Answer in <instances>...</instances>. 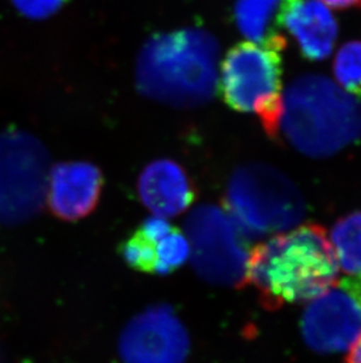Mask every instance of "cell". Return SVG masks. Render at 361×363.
<instances>
[{"mask_svg":"<svg viewBox=\"0 0 361 363\" xmlns=\"http://www.w3.org/2000/svg\"><path fill=\"white\" fill-rule=\"evenodd\" d=\"M338 260L326 230L307 223L258 243L250 250L246 284L264 308L310 301L337 284Z\"/></svg>","mask_w":361,"mask_h":363,"instance_id":"1","label":"cell"},{"mask_svg":"<svg viewBox=\"0 0 361 363\" xmlns=\"http://www.w3.org/2000/svg\"><path fill=\"white\" fill-rule=\"evenodd\" d=\"M218 58L217 40L202 28L154 35L137 57V89L147 98L169 106H201L215 92Z\"/></svg>","mask_w":361,"mask_h":363,"instance_id":"2","label":"cell"},{"mask_svg":"<svg viewBox=\"0 0 361 363\" xmlns=\"http://www.w3.org/2000/svg\"><path fill=\"white\" fill-rule=\"evenodd\" d=\"M282 138L306 157H331L360 139L361 104L327 77H299L283 96Z\"/></svg>","mask_w":361,"mask_h":363,"instance_id":"3","label":"cell"},{"mask_svg":"<svg viewBox=\"0 0 361 363\" xmlns=\"http://www.w3.org/2000/svg\"><path fill=\"white\" fill-rule=\"evenodd\" d=\"M224 208L243 233H280L302 221L305 203L299 189L280 169L248 164L229 179Z\"/></svg>","mask_w":361,"mask_h":363,"instance_id":"4","label":"cell"},{"mask_svg":"<svg viewBox=\"0 0 361 363\" xmlns=\"http://www.w3.org/2000/svg\"><path fill=\"white\" fill-rule=\"evenodd\" d=\"M256 43L232 48L222 65V96L232 110L256 113L270 138L277 140L282 114V55Z\"/></svg>","mask_w":361,"mask_h":363,"instance_id":"5","label":"cell"},{"mask_svg":"<svg viewBox=\"0 0 361 363\" xmlns=\"http://www.w3.org/2000/svg\"><path fill=\"white\" fill-rule=\"evenodd\" d=\"M50 158L44 145L23 130L0 133V223L18 225L44 207Z\"/></svg>","mask_w":361,"mask_h":363,"instance_id":"6","label":"cell"},{"mask_svg":"<svg viewBox=\"0 0 361 363\" xmlns=\"http://www.w3.org/2000/svg\"><path fill=\"white\" fill-rule=\"evenodd\" d=\"M193 267L205 281L224 287L246 286L250 250L244 233L227 211L212 205L194 209L185 221Z\"/></svg>","mask_w":361,"mask_h":363,"instance_id":"7","label":"cell"},{"mask_svg":"<svg viewBox=\"0 0 361 363\" xmlns=\"http://www.w3.org/2000/svg\"><path fill=\"white\" fill-rule=\"evenodd\" d=\"M187 329L169 306L148 308L127 323L119 340L122 363H185Z\"/></svg>","mask_w":361,"mask_h":363,"instance_id":"8","label":"cell"},{"mask_svg":"<svg viewBox=\"0 0 361 363\" xmlns=\"http://www.w3.org/2000/svg\"><path fill=\"white\" fill-rule=\"evenodd\" d=\"M302 333L307 346L318 353L351 348L361 334L360 302L343 282H337L307 306Z\"/></svg>","mask_w":361,"mask_h":363,"instance_id":"9","label":"cell"},{"mask_svg":"<svg viewBox=\"0 0 361 363\" xmlns=\"http://www.w3.org/2000/svg\"><path fill=\"white\" fill-rule=\"evenodd\" d=\"M123 260L134 271L169 275L180 269L190 255L184 232L154 216L148 218L121 245Z\"/></svg>","mask_w":361,"mask_h":363,"instance_id":"10","label":"cell"},{"mask_svg":"<svg viewBox=\"0 0 361 363\" xmlns=\"http://www.w3.org/2000/svg\"><path fill=\"white\" fill-rule=\"evenodd\" d=\"M103 189V173L96 164L60 162L50 169L46 199L58 219L73 223L94 212Z\"/></svg>","mask_w":361,"mask_h":363,"instance_id":"11","label":"cell"},{"mask_svg":"<svg viewBox=\"0 0 361 363\" xmlns=\"http://www.w3.org/2000/svg\"><path fill=\"white\" fill-rule=\"evenodd\" d=\"M137 192L147 208L164 219L185 212L197 196L185 169L171 159H157L147 164L137 182Z\"/></svg>","mask_w":361,"mask_h":363,"instance_id":"12","label":"cell"},{"mask_svg":"<svg viewBox=\"0 0 361 363\" xmlns=\"http://www.w3.org/2000/svg\"><path fill=\"white\" fill-rule=\"evenodd\" d=\"M283 26L297 41L303 57L312 62L328 58L337 43V21L319 0H291Z\"/></svg>","mask_w":361,"mask_h":363,"instance_id":"13","label":"cell"},{"mask_svg":"<svg viewBox=\"0 0 361 363\" xmlns=\"http://www.w3.org/2000/svg\"><path fill=\"white\" fill-rule=\"evenodd\" d=\"M291 0H236L237 28L251 43L283 51V21Z\"/></svg>","mask_w":361,"mask_h":363,"instance_id":"14","label":"cell"},{"mask_svg":"<svg viewBox=\"0 0 361 363\" xmlns=\"http://www.w3.org/2000/svg\"><path fill=\"white\" fill-rule=\"evenodd\" d=\"M334 253L348 274H361V212L338 220L331 232Z\"/></svg>","mask_w":361,"mask_h":363,"instance_id":"15","label":"cell"},{"mask_svg":"<svg viewBox=\"0 0 361 363\" xmlns=\"http://www.w3.org/2000/svg\"><path fill=\"white\" fill-rule=\"evenodd\" d=\"M333 72L343 89L352 96H361V40L341 46L334 59Z\"/></svg>","mask_w":361,"mask_h":363,"instance_id":"16","label":"cell"},{"mask_svg":"<svg viewBox=\"0 0 361 363\" xmlns=\"http://www.w3.org/2000/svg\"><path fill=\"white\" fill-rule=\"evenodd\" d=\"M14 6L21 11V14L33 19H44L51 17L60 7L65 0H12Z\"/></svg>","mask_w":361,"mask_h":363,"instance_id":"17","label":"cell"},{"mask_svg":"<svg viewBox=\"0 0 361 363\" xmlns=\"http://www.w3.org/2000/svg\"><path fill=\"white\" fill-rule=\"evenodd\" d=\"M341 282L352 291V294L355 295L361 303V274L351 275L350 278L341 280Z\"/></svg>","mask_w":361,"mask_h":363,"instance_id":"18","label":"cell"},{"mask_svg":"<svg viewBox=\"0 0 361 363\" xmlns=\"http://www.w3.org/2000/svg\"><path fill=\"white\" fill-rule=\"evenodd\" d=\"M328 6L337 10H348V9H358L361 7V0H323Z\"/></svg>","mask_w":361,"mask_h":363,"instance_id":"19","label":"cell"},{"mask_svg":"<svg viewBox=\"0 0 361 363\" xmlns=\"http://www.w3.org/2000/svg\"><path fill=\"white\" fill-rule=\"evenodd\" d=\"M345 363H361V334L351 346Z\"/></svg>","mask_w":361,"mask_h":363,"instance_id":"20","label":"cell"}]
</instances>
